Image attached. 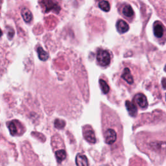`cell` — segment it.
Segmentation results:
<instances>
[{
	"label": "cell",
	"instance_id": "16",
	"mask_svg": "<svg viewBox=\"0 0 166 166\" xmlns=\"http://www.w3.org/2000/svg\"><path fill=\"white\" fill-rule=\"evenodd\" d=\"M99 85L103 93H105V94H107V93L109 92V86L108 85L107 83L104 80H103V79H100L99 80Z\"/></svg>",
	"mask_w": 166,
	"mask_h": 166
},
{
	"label": "cell",
	"instance_id": "14",
	"mask_svg": "<svg viewBox=\"0 0 166 166\" xmlns=\"http://www.w3.org/2000/svg\"><path fill=\"white\" fill-rule=\"evenodd\" d=\"M55 156L56 158V160L59 162H61L62 160H65L66 158V151L63 149L58 150L55 152Z\"/></svg>",
	"mask_w": 166,
	"mask_h": 166
},
{
	"label": "cell",
	"instance_id": "10",
	"mask_svg": "<svg viewBox=\"0 0 166 166\" xmlns=\"http://www.w3.org/2000/svg\"><path fill=\"white\" fill-rule=\"evenodd\" d=\"M122 14L127 18H131L134 15V11L130 5H125L121 9Z\"/></svg>",
	"mask_w": 166,
	"mask_h": 166
},
{
	"label": "cell",
	"instance_id": "5",
	"mask_svg": "<svg viewBox=\"0 0 166 166\" xmlns=\"http://www.w3.org/2000/svg\"><path fill=\"white\" fill-rule=\"evenodd\" d=\"M116 28L118 31L119 33L123 34L128 31L129 26L126 21L123 20H120L118 21V22L116 24Z\"/></svg>",
	"mask_w": 166,
	"mask_h": 166
},
{
	"label": "cell",
	"instance_id": "12",
	"mask_svg": "<svg viewBox=\"0 0 166 166\" xmlns=\"http://www.w3.org/2000/svg\"><path fill=\"white\" fill-rule=\"evenodd\" d=\"M154 34L157 38H161L164 34L163 26L160 23H156L154 25Z\"/></svg>",
	"mask_w": 166,
	"mask_h": 166
},
{
	"label": "cell",
	"instance_id": "3",
	"mask_svg": "<svg viewBox=\"0 0 166 166\" xmlns=\"http://www.w3.org/2000/svg\"><path fill=\"white\" fill-rule=\"evenodd\" d=\"M135 101L137 103L142 109H146L148 106V102L147 100V97L143 93H138L134 97Z\"/></svg>",
	"mask_w": 166,
	"mask_h": 166
},
{
	"label": "cell",
	"instance_id": "19",
	"mask_svg": "<svg viewBox=\"0 0 166 166\" xmlns=\"http://www.w3.org/2000/svg\"><path fill=\"white\" fill-rule=\"evenodd\" d=\"M162 84L164 88L166 89V78H163L162 79Z\"/></svg>",
	"mask_w": 166,
	"mask_h": 166
},
{
	"label": "cell",
	"instance_id": "13",
	"mask_svg": "<svg viewBox=\"0 0 166 166\" xmlns=\"http://www.w3.org/2000/svg\"><path fill=\"white\" fill-rule=\"evenodd\" d=\"M37 52H38V55L39 59L41 61H46L48 59L49 54L42 47H38L37 49Z\"/></svg>",
	"mask_w": 166,
	"mask_h": 166
},
{
	"label": "cell",
	"instance_id": "4",
	"mask_svg": "<svg viewBox=\"0 0 166 166\" xmlns=\"http://www.w3.org/2000/svg\"><path fill=\"white\" fill-rule=\"evenodd\" d=\"M150 146L157 152H164L166 150V142L165 141H153L150 143Z\"/></svg>",
	"mask_w": 166,
	"mask_h": 166
},
{
	"label": "cell",
	"instance_id": "15",
	"mask_svg": "<svg viewBox=\"0 0 166 166\" xmlns=\"http://www.w3.org/2000/svg\"><path fill=\"white\" fill-rule=\"evenodd\" d=\"M16 122L17 121H12L8 125L10 132L12 136L16 135L18 133V127L16 125Z\"/></svg>",
	"mask_w": 166,
	"mask_h": 166
},
{
	"label": "cell",
	"instance_id": "8",
	"mask_svg": "<svg viewBox=\"0 0 166 166\" xmlns=\"http://www.w3.org/2000/svg\"><path fill=\"white\" fill-rule=\"evenodd\" d=\"M121 77L130 84H132L134 83L133 77L131 73V71H130V70L128 68H125L124 69L123 73Z\"/></svg>",
	"mask_w": 166,
	"mask_h": 166
},
{
	"label": "cell",
	"instance_id": "2",
	"mask_svg": "<svg viewBox=\"0 0 166 166\" xmlns=\"http://www.w3.org/2000/svg\"><path fill=\"white\" fill-rule=\"evenodd\" d=\"M105 142L109 144V145H112L117 139V133L114 129L109 128L107 129L105 132Z\"/></svg>",
	"mask_w": 166,
	"mask_h": 166
},
{
	"label": "cell",
	"instance_id": "11",
	"mask_svg": "<svg viewBox=\"0 0 166 166\" xmlns=\"http://www.w3.org/2000/svg\"><path fill=\"white\" fill-rule=\"evenodd\" d=\"M21 16H22V17H23L24 20H25V22L29 23L32 20V19H33L32 13L28 9L23 8L22 9H21Z\"/></svg>",
	"mask_w": 166,
	"mask_h": 166
},
{
	"label": "cell",
	"instance_id": "9",
	"mask_svg": "<svg viewBox=\"0 0 166 166\" xmlns=\"http://www.w3.org/2000/svg\"><path fill=\"white\" fill-rule=\"evenodd\" d=\"M125 106L129 114L131 115V116H136L137 112H138V110H137L136 105L133 103L129 101H127L125 102Z\"/></svg>",
	"mask_w": 166,
	"mask_h": 166
},
{
	"label": "cell",
	"instance_id": "6",
	"mask_svg": "<svg viewBox=\"0 0 166 166\" xmlns=\"http://www.w3.org/2000/svg\"><path fill=\"white\" fill-rule=\"evenodd\" d=\"M84 137L86 140L91 143H94L96 141L94 132L91 128L85 130L84 131Z\"/></svg>",
	"mask_w": 166,
	"mask_h": 166
},
{
	"label": "cell",
	"instance_id": "7",
	"mask_svg": "<svg viewBox=\"0 0 166 166\" xmlns=\"http://www.w3.org/2000/svg\"><path fill=\"white\" fill-rule=\"evenodd\" d=\"M75 162L77 166H88V158L84 155L78 154L76 156Z\"/></svg>",
	"mask_w": 166,
	"mask_h": 166
},
{
	"label": "cell",
	"instance_id": "1",
	"mask_svg": "<svg viewBox=\"0 0 166 166\" xmlns=\"http://www.w3.org/2000/svg\"><path fill=\"white\" fill-rule=\"evenodd\" d=\"M97 61L102 66H106L110 64V56L106 50L99 49L97 54Z\"/></svg>",
	"mask_w": 166,
	"mask_h": 166
},
{
	"label": "cell",
	"instance_id": "17",
	"mask_svg": "<svg viewBox=\"0 0 166 166\" xmlns=\"http://www.w3.org/2000/svg\"><path fill=\"white\" fill-rule=\"evenodd\" d=\"M99 7L101 9L105 12H109L110 9V6L109 3L106 1H102L99 3Z\"/></svg>",
	"mask_w": 166,
	"mask_h": 166
},
{
	"label": "cell",
	"instance_id": "20",
	"mask_svg": "<svg viewBox=\"0 0 166 166\" xmlns=\"http://www.w3.org/2000/svg\"><path fill=\"white\" fill-rule=\"evenodd\" d=\"M102 166H109V165H102Z\"/></svg>",
	"mask_w": 166,
	"mask_h": 166
},
{
	"label": "cell",
	"instance_id": "18",
	"mask_svg": "<svg viewBox=\"0 0 166 166\" xmlns=\"http://www.w3.org/2000/svg\"><path fill=\"white\" fill-rule=\"evenodd\" d=\"M65 125H66V123L64 121L61 120V119H56L55 121V126L56 128L61 129L64 127Z\"/></svg>",
	"mask_w": 166,
	"mask_h": 166
}]
</instances>
